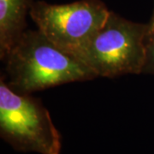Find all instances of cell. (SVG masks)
Masks as SVG:
<instances>
[{"label": "cell", "instance_id": "1", "mask_svg": "<svg viewBox=\"0 0 154 154\" xmlns=\"http://www.w3.org/2000/svg\"><path fill=\"white\" fill-rule=\"evenodd\" d=\"M8 86L19 94L97 78L76 57L54 45L38 29H26L5 56Z\"/></svg>", "mask_w": 154, "mask_h": 154}, {"label": "cell", "instance_id": "2", "mask_svg": "<svg viewBox=\"0 0 154 154\" xmlns=\"http://www.w3.org/2000/svg\"><path fill=\"white\" fill-rule=\"evenodd\" d=\"M146 23L127 20L110 11L104 26L74 56L98 77L142 74Z\"/></svg>", "mask_w": 154, "mask_h": 154}, {"label": "cell", "instance_id": "3", "mask_svg": "<svg viewBox=\"0 0 154 154\" xmlns=\"http://www.w3.org/2000/svg\"><path fill=\"white\" fill-rule=\"evenodd\" d=\"M0 135L18 152L60 154L62 137L48 110L31 94L11 89L0 79Z\"/></svg>", "mask_w": 154, "mask_h": 154}, {"label": "cell", "instance_id": "4", "mask_svg": "<svg viewBox=\"0 0 154 154\" xmlns=\"http://www.w3.org/2000/svg\"><path fill=\"white\" fill-rule=\"evenodd\" d=\"M110 12L101 0H78L64 5L36 1L29 15L53 44L75 56L104 26Z\"/></svg>", "mask_w": 154, "mask_h": 154}, {"label": "cell", "instance_id": "5", "mask_svg": "<svg viewBox=\"0 0 154 154\" xmlns=\"http://www.w3.org/2000/svg\"><path fill=\"white\" fill-rule=\"evenodd\" d=\"M33 0H0V58L9 51L27 29L26 18Z\"/></svg>", "mask_w": 154, "mask_h": 154}, {"label": "cell", "instance_id": "6", "mask_svg": "<svg viewBox=\"0 0 154 154\" xmlns=\"http://www.w3.org/2000/svg\"><path fill=\"white\" fill-rule=\"evenodd\" d=\"M142 74L154 75V38L146 43V59L142 69Z\"/></svg>", "mask_w": 154, "mask_h": 154}, {"label": "cell", "instance_id": "7", "mask_svg": "<svg viewBox=\"0 0 154 154\" xmlns=\"http://www.w3.org/2000/svg\"><path fill=\"white\" fill-rule=\"evenodd\" d=\"M154 38V8L151 19L146 23V44Z\"/></svg>", "mask_w": 154, "mask_h": 154}]
</instances>
